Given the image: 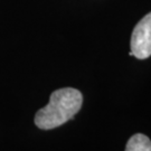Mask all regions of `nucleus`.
<instances>
[{
  "label": "nucleus",
  "mask_w": 151,
  "mask_h": 151,
  "mask_svg": "<svg viewBox=\"0 0 151 151\" xmlns=\"http://www.w3.org/2000/svg\"><path fill=\"white\" fill-rule=\"evenodd\" d=\"M83 95L78 90L65 87L52 93L49 103L35 115V124L39 129L50 130L74 118L82 108Z\"/></svg>",
  "instance_id": "1"
},
{
  "label": "nucleus",
  "mask_w": 151,
  "mask_h": 151,
  "mask_svg": "<svg viewBox=\"0 0 151 151\" xmlns=\"http://www.w3.org/2000/svg\"><path fill=\"white\" fill-rule=\"evenodd\" d=\"M131 53L138 60L151 56V12L135 25L131 36Z\"/></svg>",
  "instance_id": "2"
},
{
  "label": "nucleus",
  "mask_w": 151,
  "mask_h": 151,
  "mask_svg": "<svg viewBox=\"0 0 151 151\" xmlns=\"http://www.w3.org/2000/svg\"><path fill=\"white\" fill-rule=\"evenodd\" d=\"M125 151H151V140L147 135L137 133L129 139Z\"/></svg>",
  "instance_id": "3"
}]
</instances>
